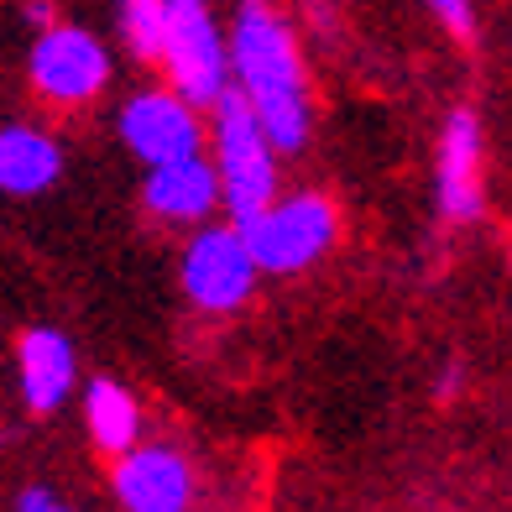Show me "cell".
Returning <instances> with one entry per match:
<instances>
[{"mask_svg":"<svg viewBox=\"0 0 512 512\" xmlns=\"http://www.w3.org/2000/svg\"><path fill=\"white\" fill-rule=\"evenodd\" d=\"M230 63H236L241 95L262 115L267 136L283 152H298L309 136V100H304V63H298L293 32L267 6L246 0L230 37Z\"/></svg>","mask_w":512,"mask_h":512,"instance_id":"1","label":"cell"},{"mask_svg":"<svg viewBox=\"0 0 512 512\" xmlns=\"http://www.w3.org/2000/svg\"><path fill=\"white\" fill-rule=\"evenodd\" d=\"M215 147H220V194L230 204V215L246 220L256 209L272 204V189H277V173H272V136L262 126V115L251 110L246 95H225L215 100Z\"/></svg>","mask_w":512,"mask_h":512,"instance_id":"2","label":"cell"},{"mask_svg":"<svg viewBox=\"0 0 512 512\" xmlns=\"http://www.w3.org/2000/svg\"><path fill=\"white\" fill-rule=\"evenodd\" d=\"M241 236L262 272H298L335 241V209L319 194H298L288 204H267L246 215Z\"/></svg>","mask_w":512,"mask_h":512,"instance_id":"3","label":"cell"},{"mask_svg":"<svg viewBox=\"0 0 512 512\" xmlns=\"http://www.w3.org/2000/svg\"><path fill=\"white\" fill-rule=\"evenodd\" d=\"M162 63L173 68L183 100L215 105L225 95V42L204 0H168V53H162Z\"/></svg>","mask_w":512,"mask_h":512,"instance_id":"4","label":"cell"},{"mask_svg":"<svg viewBox=\"0 0 512 512\" xmlns=\"http://www.w3.org/2000/svg\"><path fill=\"white\" fill-rule=\"evenodd\" d=\"M251 277H256V256L236 230H204V236L189 246V256H183V288H189V298L199 309H236L246 304L251 293Z\"/></svg>","mask_w":512,"mask_h":512,"instance_id":"5","label":"cell"},{"mask_svg":"<svg viewBox=\"0 0 512 512\" xmlns=\"http://www.w3.org/2000/svg\"><path fill=\"white\" fill-rule=\"evenodd\" d=\"M110 79V58L95 37H84L74 27H48L32 48V84L48 100H89Z\"/></svg>","mask_w":512,"mask_h":512,"instance_id":"6","label":"cell"},{"mask_svg":"<svg viewBox=\"0 0 512 512\" xmlns=\"http://www.w3.org/2000/svg\"><path fill=\"white\" fill-rule=\"evenodd\" d=\"M121 131H126V147L142 162H152V168L178 162V157H199L194 110L178 95H136L121 110Z\"/></svg>","mask_w":512,"mask_h":512,"instance_id":"7","label":"cell"},{"mask_svg":"<svg viewBox=\"0 0 512 512\" xmlns=\"http://www.w3.org/2000/svg\"><path fill=\"white\" fill-rule=\"evenodd\" d=\"M439 215L450 225L481 215V126L471 110H455L439 142Z\"/></svg>","mask_w":512,"mask_h":512,"instance_id":"8","label":"cell"},{"mask_svg":"<svg viewBox=\"0 0 512 512\" xmlns=\"http://www.w3.org/2000/svg\"><path fill=\"white\" fill-rule=\"evenodd\" d=\"M115 497L131 512H183L194 497V476L173 450H131L115 471Z\"/></svg>","mask_w":512,"mask_h":512,"instance_id":"9","label":"cell"},{"mask_svg":"<svg viewBox=\"0 0 512 512\" xmlns=\"http://www.w3.org/2000/svg\"><path fill=\"white\" fill-rule=\"evenodd\" d=\"M74 387V351L58 330H27L21 340V398L37 413H53Z\"/></svg>","mask_w":512,"mask_h":512,"instance_id":"10","label":"cell"},{"mask_svg":"<svg viewBox=\"0 0 512 512\" xmlns=\"http://www.w3.org/2000/svg\"><path fill=\"white\" fill-rule=\"evenodd\" d=\"M215 168H204L199 157H178L162 162L147 178V204L157 209L162 220H199L209 204H215Z\"/></svg>","mask_w":512,"mask_h":512,"instance_id":"11","label":"cell"},{"mask_svg":"<svg viewBox=\"0 0 512 512\" xmlns=\"http://www.w3.org/2000/svg\"><path fill=\"white\" fill-rule=\"evenodd\" d=\"M58 147L27 126L0 131V194H42L58 178Z\"/></svg>","mask_w":512,"mask_h":512,"instance_id":"12","label":"cell"},{"mask_svg":"<svg viewBox=\"0 0 512 512\" xmlns=\"http://www.w3.org/2000/svg\"><path fill=\"white\" fill-rule=\"evenodd\" d=\"M84 413H89V434H95V445L110 450V455H126L136 445V403L126 387L115 382H95L84 398Z\"/></svg>","mask_w":512,"mask_h":512,"instance_id":"13","label":"cell"},{"mask_svg":"<svg viewBox=\"0 0 512 512\" xmlns=\"http://www.w3.org/2000/svg\"><path fill=\"white\" fill-rule=\"evenodd\" d=\"M121 27L142 58H162L168 53V0H121Z\"/></svg>","mask_w":512,"mask_h":512,"instance_id":"14","label":"cell"},{"mask_svg":"<svg viewBox=\"0 0 512 512\" xmlns=\"http://www.w3.org/2000/svg\"><path fill=\"white\" fill-rule=\"evenodd\" d=\"M429 6L455 37H471V0H429Z\"/></svg>","mask_w":512,"mask_h":512,"instance_id":"15","label":"cell"},{"mask_svg":"<svg viewBox=\"0 0 512 512\" xmlns=\"http://www.w3.org/2000/svg\"><path fill=\"white\" fill-rule=\"evenodd\" d=\"M21 512H58L63 502L53 497V492H37V486H32V492H21V502H16Z\"/></svg>","mask_w":512,"mask_h":512,"instance_id":"16","label":"cell"}]
</instances>
